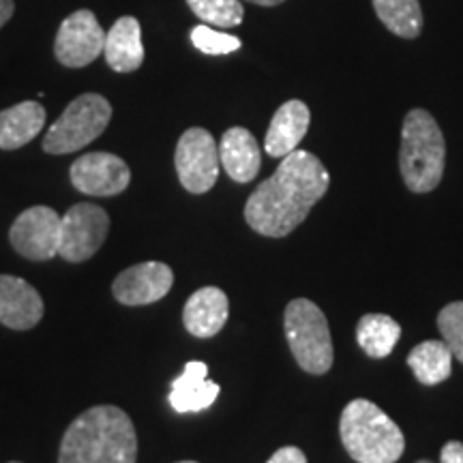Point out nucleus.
Here are the masks:
<instances>
[{
  "label": "nucleus",
  "instance_id": "nucleus-1",
  "mask_svg": "<svg viewBox=\"0 0 463 463\" xmlns=\"http://www.w3.org/2000/svg\"><path fill=\"white\" fill-rule=\"evenodd\" d=\"M331 176L316 155L292 150L270 178L258 184L245 204L249 228L269 239H283L305 222L326 195Z\"/></svg>",
  "mask_w": 463,
  "mask_h": 463
},
{
  "label": "nucleus",
  "instance_id": "nucleus-2",
  "mask_svg": "<svg viewBox=\"0 0 463 463\" xmlns=\"http://www.w3.org/2000/svg\"><path fill=\"white\" fill-rule=\"evenodd\" d=\"M136 427L116 405L89 408L67 427L58 463H136Z\"/></svg>",
  "mask_w": 463,
  "mask_h": 463
},
{
  "label": "nucleus",
  "instance_id": "nucleus-3",
  "mask_svg": "<svg viewBox=\"0 0 463 463\" xmlns=\"http://www.w3.org/2000/svg\"><path fill=\"white\" fill-rule=\"evenodd\" d=\"M339 436L356 463H395L405 450V438L397 422L367 399H354L345 405Z\"/></svg>",
  "mask_w": 463,
  "mask_h": 463
},
{
  "label": "nucleus",
  "instance_id": "nucleus-4",
  "mask_svg": "<svg viewBox=\"0 0 463 463\" xmlns=\"http://www.w3.org/2000/svg\"><path fill=\"white\" fill-rule=\"evenodd\" d=\"M447 144L436 118L427 109H410L402 127L399 167L412 194H430L442 181Z\"/></svg>",
  "mask_w": 463,
  "mask_h": 463
},
{
  "label": "nucleus",
  "instance_id": "nucleus-5",
  "mask_svg": "<svg viewBox=\"0 0 463 463\" xmlns=\"http://www.w3.org/2000/svg\"><path fill=\"white\" fill-rule=\"evenodd\" d=\"M286 339L298 367L307 373L324 375L331 372L335 352L326 316L314 300L297 298L286 307L283 316Z\"/></svg>",
  "mask_w": 463,
  "mask_h": 463
},
{
  "label": "nucleus",
  "instance_id": "nucleus-6",
  "mask_svg": "<svg viewBox=\"0 0 463 463\" xmlns=\"http://www.w3.org/2000/svg\"><path fill=\"white\" fill-rule=\"evenodd\" d=\"M112 118V106L97 92H84L65 108L43 137V150L50 155L78 153L106 131Z\"/></svg>",
  "mask_w": 463,
  "mask_h": 463
},
{
  "label": "nucleus",
  "instance_id": "nucleus-7",
  "mask_svg": "<svg viewBox=\"0 0 463 463\" xmlns=\"http://www.w3.org/2000/svg\"><path fill=\"white\" fill-rule=\"evenodd\" d=\"M178 181L189 194H206L219 176V146L202 127H191L181 136L174 155Z\"/></svg>",
  "mask_w": 463,
  "mask_h": 463
},
{
  "label": "nucleus",
  "instance_id": "nucleus-8",
  "mask_svg": "<svg viewBox=\"0 0 463 463\" xmlns=\"http://www.w3.org/2000/svg\"><path fill=\"white\" fill-rule=\"evenodd\" d=\"M109 217L97 204H75L61 222V249L58 256L67 262H86L99 251L108 239Z\"/></svg>",
  "mask_w": 463,
  "mask_h": 463
},
{
  "label": "nucleus",
  "instance_id": "nucleus-9",
  "mask_svg": "<svg viewBox=\"0 0 463 463\" xmlns=\"http://www.w3.org/2000/svg\"><path fill=\"white\" fill-rule=\"evenodd\" d=\"M61 222L62 217L50 206L26 208L11 225V245L22 258L33 262L56 258L61 249Z\"/></svg>",
  "mask_w": 463,
  "mask_h": 463
},
{
  "label": "nucleus",
  "instance_id": "nucleus-10",
  "mask_svg": "<svg viewBox=\"0 0 463 463\" xmlns=\"http://www.w3.org/2000/svg\"><path fill=\"white\" fill-rule=\"evenodd\" d=\"M106 33L89 9L73 11L62 20L56 33L54 56L61 65L69 69H80L95 62L103 54Z\"/></svg>",
  "mask_w": 463,
  "mask_h": 463
},
{
  "label": "nucleus",
  "instance_id": "nucleus-11",
  "mask_svg": "<svg viewBox=\"0 0 463 463\" xmlns=\"http://www.w3.org/2000/svg\"><path fill=\"white\" fill-rule=\"evenodd\" d=\"M69 178L80 194L112 198L129 187L131 170L118 155L89 153L73 161Z\"/></svg>",
  "mask_w": 463,
  "mask_h": 463
},
{
  "label": "nucleus",
  "instance_id": "nucleus-12",
  "mask_svg": "<svg viewBox=\"0 0 463 463\" xmlns=\"http://www.w3.org/2000/svg\"><path fill=\"white\" fill-rule=\"evenodd\" d=\"M174 286L172 269L164 262H142L123 270L114 279L112 292L118 303L142 307L157 303Z\"/></svg>",
  "mask_w": 463,
  "mask_h": 463
},
{
  "label": "nucleus",
  "instance_id": "nucleus-13",
  "mask_svg": "<svg viewBox=\"0 0 463 463\" xmlns=\"http://www.w3.org/2000/svg\"><path fill=\"white\" fill-rule=\"evenodd\" d=\"M43 298L31 283L0 275V324L14 331H31L43 317Z\"/></svg>",
  "mask_w": 463,
  "mask_h": 463
},
{
  "label": "nucleus",
  "instance_id": "nucleus-14",
  "mask_svg": "<svg viewBox=\"0 0 463 463\" xmlns=\"http://www.w3.org/2000/svg\"><path fill=\"white\" fill-rule=\"evenodd\" d=\"M230 303L225 297L223 289L215 286L200 288L194 292L184 305L183 311V324L184 328L194 335V337L208 339L215 337L228 322Z\"/></svg>",
  "mask_w": 463,
  "mask_h": 463
},
{
  "label": "nucleus",
  "instance_id": "nucleus-15",
  "mask_svg": "<svg viewBox=\"0 0 463 463\" xmlns=\"http://www.w3.org/2000/svg\"><path fill=\"white\" fill-rule=\"evenodd\" d=\"M219 161L236 183H251L262 165V150L253 133L245 127H232L219 144Z\"/></svg>",
  "mask_w": 463,
  "mask_h": 463
},
{
  "label": "nucleus",
  "instance_id": "nucleus-16",
  "mask_svg": "<svg viewBox=\"0 0 463 463\" xmlns=\"http://www.w3.org/2000/svg\"><path fill=\"white\" fill-rule=\"evenodd\" d=\"M311 112L303 101L292 99L286 101L277 109L273 120H270L269 131H266L264 150L270 157L283 159L292 150L298 148L305 133L309 131Z\"/></svg>",
  "mask_w": 463,
  "mask_h": 463
},
{
  "label": "nucleus",
  "instance_id": "nucleus-17",
  "mask_svg": "<svg viewBox=\"0 0 463 463\" xmlns=\"http://www.w3.org/2000/svg\"><path fill=\"white\" fill-rule=\"evenodd\" d=\"M217 382L208 380V364L202 361H191L184 364V372L172 382L170 405L178 414L202 412L211 408L219 397Z\"/></svg>",
  "mask_w": 463,
  "mask_h": 463
},
{
  "label": "nucleus",
  "instance_id": "nucleus-18",
  "mask_svg": "<svg viewBox=\"0 0 463 463\" xmlns=\"http://www.w3.org/2000/svg\"><path fill=\"white\" fill-rule=\"evenodd\" d=\"M103 56L109 69L116 73H131L142 67L144 45L140 22L131 15H123L114 22V26L106 33Z\"/></svg>",
  "mask_w": 463,
  "mask_h": 463
},
{
  "label": "nucleus",
  "instance_id": "nucleus-19",
  "mask_svg": "<svg viewBox=\"0 0 463 463\" xmlns=\"http://www.w3.org/2000/svg\"><path fill=\"white\" fill-rule=\"evenodd\" d=\"M45 127V108L37 101H22L0 112V148L26 146Z\"/></svg>",
  "mask_w": 463,
  "mask_h": 463
},
{
  "label": "nucleus",
  "instance_id": "nucleus-20",
  "mask_svg": "<svg viewBox=\"0 0 463 463\" xmlns=\"http://www.w3.org/2000/svg\"><path fill=\"white\" fill-rule=\"evenodd\" d=\"M408 364L420 384L436 386L439 382L449 380L453 372V352L444 341H422L412 347L408 356Z\"/></svg>",
  "mask_w": 463,
  "mask_h": 463
},
{
  "label": "nucleus",
  "instance_id": "nucleus-21",
  "mask_svg": "<svg viewBox=\"0 0 463 463\" xmlns=\"http://www.w3.org/2000/svg\"><path fill=\"white\" fill-rule=\"evenodd\" d=\"M402 337V326L384 314H367L356 326V341L372 358H386Z\"/></svg>",
  "mask_w": 463,
  "mask_h": 463
},
{
  "label": "nucleus",
  "instance_id": "nucleus-22",
  "mask_svg": "<svg viewBox=\"0 0 463 463\" xmlns=\"http://www.w3.org/2000/svg\"><path fill=\"white\" fill-rule=\"evenodd\" d=\"M380 22L392 34L416 39L422 31V11L419 0H372Z\"/></svg>",
  "mask_w": 463,
  "mask_h": 463
},
{
  "label": "nucleus",
  "instance_id": "nucleus-23",
  "mask_svg": "<svg viewBox=\"0 0 463 463\" xmlns=\"http://www.w3.org/2000/svg\"><path fill=\"white\" fill-rule=\"evenodd\" d=\"M187 5L202 24L215 28H234L242 24L245 17L241 0H187Z\"/></svg>",
  "mask_w": 463,
  "mask_h": 463
},
{
  "label": "nucleus",
  "instance_id": "nucleus-24",
  "mask_svg": "<svg viewBox=\"0 0 463 463\" xmlns=\"http://www.w3.org/2000/svg\"><path fill=\"white\" fill-rule=\"evenodd\" d=\"M438 328L453 358L463 364V300H455L438 314Z\"/></svg>",
  "mask_w": 463,
  "mask_h": 463
},
{
  "label": "nucleus",
  "instance_id": "nucleus-25",
  "mask_svg": "<svg viewBox=\"0 0 463 463\" xmlns=\"http://www.w3.org/2000/svg\"><path fill=\"white\" fill-rule=\"evenodd\" d=\"M191 43L195 45L200 52L213 56L230 54L241 48V39H236L234 34H225L222 31H215L208 24H198L191 28Z\"/></svg>",
  "mask_w": 463,
  "mask_h": 463
},
{
  "label": "nucleus",
  "instance_id": "nucleus-26",
  "mask_svg": "<svg viewBox=\"0 0 463 463\" xmlns=\"http://www.w3.org/2000/svg\"><path fill=\"white\" fill-rule=\"evenodd\" d=\"M266 463H307V457L303 450L297 447H283L279 450H275V455Z\"/></svg>",
  "mask_w": 463,
  "mask_h": 463
},
{
  "label": "nucleus",
  "instance_id": "nucleus-27",
  "mask_svg": "<svg viewBox=\"0 0 463 463\" xmlns=\"http://www.w3.org/2000/svg\"><path fill=\"white\" fill-rule=\"evenodd\" d=\"M439 463H463V442L450 439L444 444L442 453H439Z\"/></svg>",
  "mask_w": 463,
  "mask_h": 463
},
{
  "label": "nucleus",
  "instance_id": "nucleus-28",
  "mask_svg": "<svg viewBox=\"0 0 463 463\" xmlns=\"http://www.w3.org/2000/svg\"><path fill=\"white\" fill-rule=\"evenodd\" d=\"M14 11H15L14 0H0V28L14 17Z\"/></svg>",
  "mask_w": 463,
  "mask_h": 463
},
{
  "label": "nucleus",
  "instance_id": "nucleus-29",
  "mask_svg": "<svg viewBox=\"0 0 463 463\" xmlns=\"http://www.w3.org/2000/svg\"><path fill=\"white\" fill-rule=\"evenodd\" d=\"M249 3L260 5V7H277V5H281L283 0H249Z\"/></svg>",
  "mask_w": 463,
  "mask_h": 463
},
{
  "label": "nucleus",
  "instance_id": "nucleus-30",
  "mask_svg": "<svg viewBox=\"0 0 463 463\" xmlns=\"http://www.w3.org/2000/svg\"><path fill=\"white\" fill-rule=\"evenodd\" d=\"M416 463H433V461H430V459H420V461H416Z\"/></svg>",
  "mask_w": 463,
  "mask_h": 463
},
{
  "label": "nucleus",
  "instance_id": "nucleus-31",
  "mask_svg": "<svg viewBox=\"0 0 463 463\" xmlns=\"http://www.w3.org/2000/svg\"><path fill=\"white\" fill-rule=\"evenodd\" d=\"M178 463H195V461H178Z\"/></svg>",
  "mask_w": 463,
  "mask_h": 463
},
{
  "label": "nucleus",
  "instance_id": "nucleus-32",
  "mask_svg": "<svg viewBox=\"0 0 463 463\" xmlns=\"http://www.w3.org/2000/svg\"><path fill=\"white\" fill-rule=\"evenodd\" d=\"M11 463H17V461H11Z\"/></svg>",
  "mask_w": 463,
  "mask_h": 463
}]
</instances>
